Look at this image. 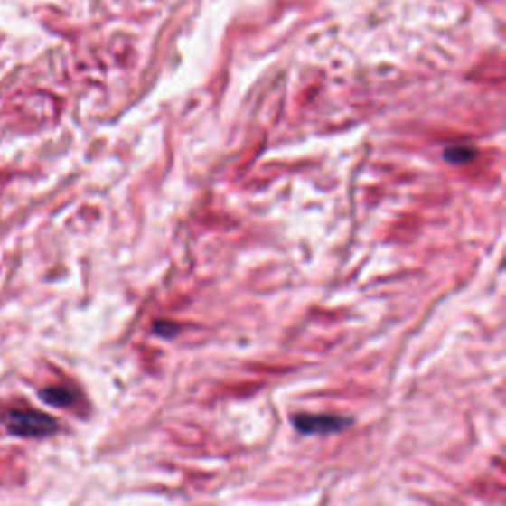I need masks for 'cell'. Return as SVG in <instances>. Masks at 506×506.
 Instances as JSON below:
<instances>
[{
	"label": "cell",
	"instance_id": "6da1fadb",
	"mask_svg": "<svg viewBox=\"0 0 506 506\" xmlns=\"http://www.w3.org/2000/svg\"><path fill=\"white\" fill-rule=\"evenodd\" d=\"M8 431L23 437H46L58 431V421L34 409H10L3 417Z\"/></svg>",
	"mask_w": 506,
	"mask_h": 506
},
{
	"label": "cell",
	"instance_id": "7a4b0ae2",
	"mask_svg": "<svg viewBox=\"0 0 506 506\" xmlns=\"http://www.w3.org/2000/svg\"><path fill=\"white\" fill-rule=\"evenodd\" d=\"M293 426L305 436H324V434H339L348 426H352L351 417L342 416H313V414H299L293 416Z\"/></svg>",
	"mask_w": 506,
	"mask_h": 506
},
{
	"label": "cell",
	"instance_id": "3957f363",
	"mask_svg": "<svg viewBox=\"0 0 506 506\" xmlns=\"http://www.w3.org/2000/svg\"><path fill=\"white\" fill-rule=\"evenodd\" d=\"M42 399L48 402L50 406H56V408H71L76 404L78 394L73 392L70 388H63V386H54V388H46L40 392Z\"/></svg>",
	"mask_w": 506,
	"mask_h": 506
}]
</instances>
